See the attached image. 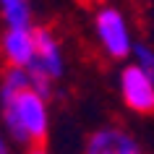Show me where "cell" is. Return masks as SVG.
<instances>
[{
	"label": "cell",
	"mask_w": 154,
	"mask_h": 154,
	"mask_svg": "<svg viewBox=\"0 0 154 154\" xmlns=\"http://www.w3.org/2000/svg\"><path fill=\"white\" fill-rule=\"evenodd\" d=\"M3 120L13 141L42 146L47 136V105L34 89L3 99Z\"/></svg>",
	"instance_id": "obj_1"
},
{
	"label": "cell",
	"mask_w": 154,
	"mask_h": 154,
	"mask_svg": "<svg viewBox=\"0 0 154 154\" xmlns=\"http://www.w3.org/2000/svg\"><path fill=\"white\" fill-rule=\"evenodd\" d=\"M97 37L102 42V47L110 57L115 60H123V57L128 55L133 45H131V34H128V24H125V18H123L120 11L115 8H102L97 13Z\"/></svg>",
	"instance_id": "obj_2"
},
{
	"label": "cell",
	"mask_w": 154,
	"mask_h": 154,
	"mask_svg": "<svg viewBox=\"0 0 154 154\" xmlns=\"http://www.w3.org/2000/svg\"><path fill=\"white\" fill-rule=\"evenodd\" d=\"M120 91H123L125 105H128L133 112H141V115L154 112V81L138 68V65L123 68Z\"/></svg>",
	"instance_id": "obj_3"
},
{
	"label": "cell",
	"mask_w": 154,
	"mask_h": 154,
	"mask_svg": "<svg viewBox=\"0 0 154 154\" xmlns=\"http://www.w3.org/2000/svg\"><path fill=\"white\" fill-rule=\"evenodd\" d=\"M84 154H146V152L136 144V138L128 131L118 128V125H107V128L94 131L86 138Z\"/></svg>",
	"instance_id": "obj_4"
},
{
	"label": "cell",
	"mask_w": 154,
	"mask_h": 154,
	"mask_svg": "<svg viewBox=\"0 0 154 154\" xmlns=\"http://www.w3.org/2000/svg\"><path fill=\"white\" fill-rule=\"evenodd\" d=\"M3 52L11 65L32 68L37 60V42L32 29H8L3 34Z\"/></svg>",
	"instance_id": "obj_5"
},
{
	"label": "cell",
	"mask_w": 154,
	"mask_h": 154,
	"mask_svg": "<svg viewBox=\"0 0 154 154\" xmlns=\"http://www.w3.org/2000/svg\"><path fill=\"white\" fill-rule=\"evenodd\" d=\"M34 42H37V60L34 68L47 73L50 79L63 76V55L57 47V39L50 29H34Z\"/></svg>",
	"instance_id": "obj_6"
},
{
	"label": "cell",
	"mask_w": 154,
	"mask_h": 154,
	"mask_svg": "<svg viewBox=\"0 0 154 154\" xmlns=\"http://www.w3.org/2000/svg\"><path fill=\"white\" fill-rule=\"evenodd\" d=\"M0 11L8 29H29L32 24V11L26 0H0Z\"/></svg>",
	"instance_id": "obj_7"
},
{
	"label": "cell",
	"mask_w": 154,
	"mask_h": 154,
	"mask_svg": "<svg viewBox=\"0 0 154 154\" xmlns=\"http://www.w3.org/2000/svg\"><path fill=\"white\" fill-rule=\"evenodd\" d=\"M133 55H136V60H138L136 65L154 81V50L149 47V45H136V47H133Z\"/></svg>",
	"instance_id": "obj_8"
},
{
	"label": "cell",
	"mask_w": 154,
	"mask_h": 154,
	"mask_svg": "<svg viewBox=\"0 0 154 154\" xmlns=\"http://www.w3.org/2000/svg\"><path fill=\"white\" fill-rule=\"evenodd\" d=\"M0 154H8V146H5V141H3V136H0Z\"/></svg>",
	"instance_id": "obj_9"
},
{
	"label": "cell",
	"mask_w": 154,
	"mask_h": 154,
	"mask_svg": "<svg viewBox=\"0 0 154 154\" xmlns=\"http://www.w3.org/2000/svg\"><path fill=\"white\" fill-rule=\"evenodd\" d=\"M29 154H47V152H45L42 146H34V149H32V152H29Z\"/></svg>",
	"instance_id": "obj_10"
},
{
	"label": "cell",
	"mask_w": 154,
	"mask_h": 154,
	"mask_svg": "<svg viewBox=\"0 0 154 154\" xmlns=\"http://www.w3.org/2000/svg\"><path fill=\"white\" fill-rule=\"evenodd\" d=\"M86 3H89V0H86Z\"/></svg>",
	"instance_id": "obj_11"
}]
</instances>
